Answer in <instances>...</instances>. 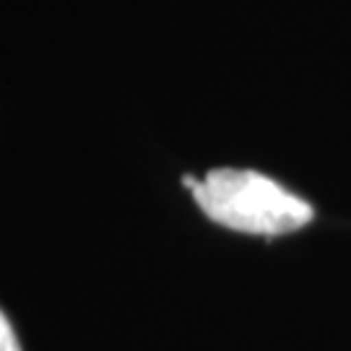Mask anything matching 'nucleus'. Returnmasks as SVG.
Here are the masks:
<instances>
[{"label":"nucleus","mask_w":351,"mask_h":351,"mask_svg":"<svg viewBox=\"0 0 351 351\" xmlns=\"http://www.w3.org/2000/svg\"><path fill=\"white\" fill-rule=\"evenodd\" d=\"M190 193L211 221L245 234L281 237L315 216L304 198L252 169H211Z\"/></svg>","instance_id":"f257e3e1"},{"label":"nucleus","mask_w":351,"mask_h":351,"mask_svg":"<svg viewBox=\"0 0 351 351\" xmlns=\"http://www.w3.org/2000/svg\"><path fill=\"white\" fill-rule=\"evenodd\" d=\"M0 351H21L19 339H16V333H13L11 323L3 315V310H0Z\"/></svg>","instance_id":"f03ea898"}]
</instances>
